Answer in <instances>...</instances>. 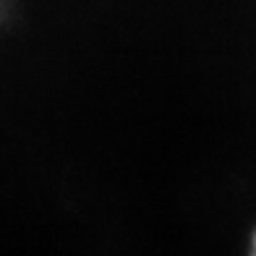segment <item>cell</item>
<instances>
[{
    "label": "cell",
    "instance_id": "cell-1",
    "mask_svg": "<svg viewBox=\"0 0 256 256\" xmlns=\"http://www.w3.org/2000/svg\"><path fill=\"white\" fill-rule=\"evenodd\" d=\"M251 256H256V240H254V254H251Z\"/></svg>",
    "mask_w": 256,
    "mask_h": 256
}]
</instances>
